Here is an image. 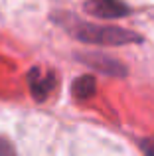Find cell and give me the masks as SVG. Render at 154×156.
Segmentation results:
<instances>
[{"label": "cell", "instance_id": "obj_6", "mask_svg": "<svg viewBox=\"0 0 154 156\" xmlns=\"http://www.w3.org/2000/svg\"><path fill=\"white\" fill-rule=\"evenodd\" d=\"M0 156H14V148L10 146V142L0 138Z\"/></svg>", "mask_w": 154, "mask_h": 156}, {"label": "cell", "instance_id": "obj_3", "mask_svg": "<svg viewBox=\"0 0 154 156\" xmlns=\"http://www.w3.org/2000/svg\"><path fill=\"white\" fill-rule=\"evenodd\" d=\"M28 83H30V91L38 101H44L55 87V77L54 73H42L40 69H32L28 73Z\"/></svg>", "mask_w": 154, "mask_h": 156}, {"label": "cell", "instance_id": "obj_2", "mask_svg": "<svg viewBox=\"0 0 154 156\" xmlns=\"http://www.w3.org/2000/svg\"><path fill=\"white\" fill-rule=\"evenodd\" d=\"M85 10L97 18H123L128 14V8L121 0H89Z\"/></svg>", "mask_w": 154, "mask_h": 156}, {"label": "cell", "instance_id": "obj_4", "mask_svg": "<svg viewBox=\"0 0 154 156\" xmlns=\"http://www.w3.org/2000/svg\"><path fill=\"white\" fill-rule=\"evenodd\" d=\"M81 61L89 63L91 67L99 69V71L109 73V75H124V73H127L124 65H121L117 59L107 57V55H99V53H87V55H81Z\"/></svg>", "mask_w": 154, "mask_h": 156}, {"label": "cell", "instance_id": "obj_1", "mask_svg": "<svg viewBox=\"0 0 154 156\" xmlns=\"http://www.w3.org/2000/svg\"><path fill=\"white\" fill-rule=\"evenodd\" d=\"M69 32L77 40L97 46H127V44L140 42V36L131 30L117 26H99V24H87V22H73L69 26Z\"/></svg>", "mask_w": 154, "mask_h": 156}, {"label": "cell", "instance_id": "obj_5", "mask_svg": "<svg viewBox=\"0 0 154 156\" xmlns=\"http://www.w3.org/2000/svg\"><path fill=\"white\" fill-rule=\"evenodd\" d=\"M95 89H97V81L93 75H83L79 79H75L73 83V95L77 99H89V97L95 95Z\"/></svg>", "mask_w": 154, "mask_h": 156}]
</instances>
